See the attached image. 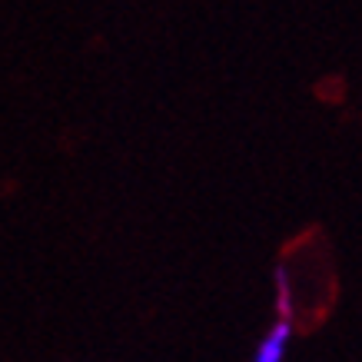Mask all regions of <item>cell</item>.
Wrapping results in <instances>:
<instances>
[{"mask_svg": "<svg viewBox=\"0 0 362 362\" xmlns=\"http://www.w3.org/2000/svg\"><path fill=\"white\" fill-rule=\"evenodd\" d=\"M286 339H289V319H283V322L259 342V349H256V359L252 362H279L283 359V352H286Z\"/></svg>", "mask_w": 362, "mask_h": 362, "instance_id": "obj_1", "label": "cell"}, {"mask_svg": "<svg viewBox=\"0 0 362 362\" xmlns=\"http://www.w3.org/2000/svg\"><path fill=\"white\" fill-rule=\"evenodd\" d=\"M276 286H279V316H289L293 313V303H289V279H286V269H276Z\"/></svg>", "mask_w": 362, "mask_h": 362, "instance_id": "obj_2", "label": "cell"}]
</instances>
